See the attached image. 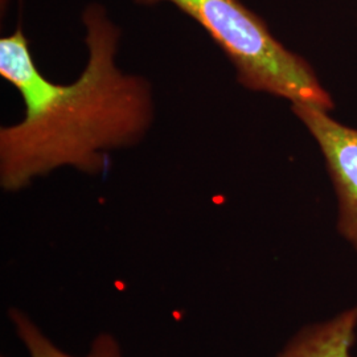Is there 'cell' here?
<instances>
[{
    "label": "cell",
    "mask_w": 357,
    "mask_h": 357,
    "mask_svg": "<svg viewBox=\"0 0 357 357\" xmlns=\"http://www.w3.org/2000/svg\"><path fill=\"white\" fill-rule=\"evenodd\" d=\"M357 336V303L340 314L303 327L278 357H352Z\"/></svg>",
    "instance_id": "277c9868"
},
{
    "label": "cell",
    "mask_w": 357,
    "mask_h": 357,
    "mask_svg": "<svg viewBox=\"0 0 357 357\" xmlns=\"http://www.w3.org/2000/svg\"><path fill=\"white\" fill-rule=\"evenodd\" d=\"M134 1L139 6L167 1L196 20L227 54L243 88L327 112L333 109L331 96L320 84L314 68L274 38L265 22L240 0Z\"/></svg>",
    "instance_id": "7a4b0ae2"
},
{
    "label": "cell",
    "mask_w": 357,
    "mask_h": 357,
    "mask_svg": "<svg viewBox=\"0 0 357 357\" xmlns=\"http://www.w3.org/2000/svg\"><path fill=\"white\" fill-rule=\"evenodd\" d=\"M291 109L319 146L337 197V230L357 250V128L314 105L291 103Z\"/></svg>",
    "instance_id": "3957f363"
},
{
    "label": "cell",
    "mask_w": 357,
    "mask_h": 357,
    "mask_svg": "<svg viewBox=\"0 0 357 357\" xmlns=\"http://www.w3.org/2000/svg\"><path fill=\"white\" fill-rule=\"evenodd\" d=\"M88 64L69 85L41 75L22 28L0 40V75L19 90L26 116L0 130V184L20 191L60 167L90 175L106 166L105 153L141 141L153 118L150 84L115 64L119 29L101 6L84 16Z\"/></svg>",
    "instance_id": "6da1fadb"
},
{
    "label": "cell",
    "mask_w": 357,
    "mask_h": 357,
    "mask_svg": "<svg viewBox=\"0 0 357 357\" xmlns=\"http://www.w3.org/2000/svg\"><path fill=\"white\" fill-rule=\"evenodd\" d=\"M10 319L19 339L26 345L31 357H76L65 354L41 332L38 326L20 310L13 308ZM84 357H123L122 349L112 335H100L93 342L89 354Z\"/></svg>",
    "instance_id": "5b68a950"
}]
</instances>
